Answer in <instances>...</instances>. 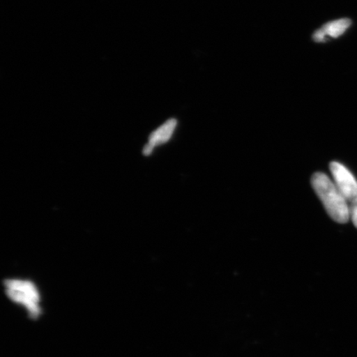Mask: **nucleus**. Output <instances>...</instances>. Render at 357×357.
<instances>
[{"instance_id": "nucleus-1", "label": "nucleus", "mask_w": 357, "mask_h": 357, "mask_svg": "<svg viewBox=\"0 0 357 357\" xmlns=\"http://www.w3.org/2000/svg\"><path fill=\"white\" fill-rule=\"evenodd\" d=\"M311 181L312 188L322 201L329 216L337 222H347L350 218V206L334 181L321 172L315 173Z\"/></svg>"}, {"instance_id": "nucleus-2", "label": "nucleus", "mask_w": 357, "mask_h": 357, "mask_svg": "<svg viewBox=\"0 0 357 357\" xmlns=\"http://www.w3.org/2000/svg\"><path fill=\"white\" fill-rule=\"evenodd\" d=\"M4 287L8 297L24 307L30 318L36 319L41 315V294L32 281L10 279L6 281Z\"/></svg>"}, {"instance_id": "nucleus-3", "label": "nucleus", "mask_w": 357, "mask_h": 357, "mask_svg": "<svg viewBox=\"0 0 357 357\" xmlns=\"http://www.w3.org/2000/svg\"><path fill=\"white\" fill-rule=\"evenodd\" d=\"M333 181L348 202L357 199V181L351 172L342 164L333 162L330 164Z\"/></svg>"}, {"instance_id": "nucleus-4", "label": "nucleus", "mask_w": 357, "mask_h": 357, "mask_svg": "<svg viewBox=\"0 0 357 357\" xmlns=\"http://www.w3.org/2000/svg\"><path fill=\"white\" fill-rule=\"evenodd\" d=\"M176 120L172 119H169L167 123H165L162 126L156 129L155 131L151 132L149 137V144H147L144 149V154L149 155L154 149V147L165 144L169 138L172 137L174 131L176 127Z\"/></svg>"}, {"instance_id": "nucleus-5", "label": "nucleus", "mask_w": 357, "mask_h": 357, "mask_svg": "<svg viewBox=\"0 0 357 357\" xmlns=\"http://www.w3.org/2000/svg\"><path fill=\"white\" fill-rule=\"evenodd\" d=\"M351 21L348 19H342L328 22L323 28L316 31L314 34V39L316 42H324L326 38L330 37L337 38L340 37L346 31L349 29Z\"/></svg>"}, {"instance_id": "nucleus-6", "label": "nucleus", "mask_w": 357, "mask_h": 357, "mask_svg": "<svg viewBox=\"0 0 357 357\" xmlns=\"http://www.w3.org/2000/svg\"><path fill=\"white\" fill-rule=\"evenodd\" d=\"M350 218L357 227V199L352 201L350 205Z\"/></svg>"}]
</instances>
